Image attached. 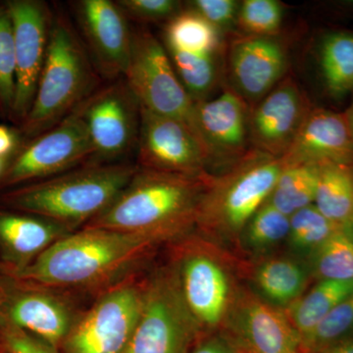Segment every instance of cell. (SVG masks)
<instances>
[{"label": "cell", "mask_w": 353, "mask_h": 353, "mask_svg": "<svg viewBox=\"0 0 353 353\" xmlns=\"http://www.w3.org/2000/svg\"><path fill=\"white\" fill-rule=\"evenodd\" d=\"M240 4L234 0H194L189 7L221 32L236 23Z\"/></svg>", "instance_id": "8d00e7d4"}, {"label": "cell", "mask_w": 353, "mask_h": 353, "mask_svg": "<svg viewBox=\"0 0 353 353\" xmlns=\"http://www.w3.org/2000/svg\"><path fill=\"white\" fill-rule=\"evenodd\" d=\"M15 41V97L12 115L26 119L36 97L50 44L53 11L38 0L7 2Z\"/></svg>", "instance_id": "5bb4252c"}, {"label": "cell", "mask_w": 353, "mask_h": 353, "mask_svg": "<svg viewBox=\"0 0 353 353\" xmlns=\"http://www.w3.org/2000/svg\"><path fill=\"white\" fill-rule=\"evenodd\" d=\"M136 150L139 168L188 176L210 174L205 152L187 123L141 106Z\"/></svg>", "instance_id": "4fadbf2b"}, {"label": "cell", "mask_w": 353, "mask_h": 353, "mask_svg": "<svg viewBox=\"0 0 353 353\" xmlns=\"http://www.w3.org/2000/svg\"><path fill=\"white\" fill-rule=\"evenodd\" d=\"M0 297H1V294H0Z\"/></svg>", "instance_id": "ee69618b"}, {"label": "cell", "mask_w": 353, "mask_h": 353, "mask_svg": "<svg viewBox=\"0 0 353 353\" xmlns=\"http://www.w3.org/2000/svg\"><path fill=\"white\" fill-rule=\"evenodd\" d=\"M221 332L241 353H309L284 310L265 301L245 284Z\"/></svg>", "instance_id": "9a60e30c"}, {"label": "cell", "mask_w": 353, "mask_h": 353, "mask_svg": "<svg viewBox=\"0 0 353 353\" xmlns=\"http://www.w3.org/2000/svg\"><path fill=\"white\" fill-rule=\"evenodd\" d=\"M325 85L332 94L340 97L353 90V34L334 32L323 41L320 50Z\"/></svg>", "instance_id": "f1b7e54d"}, {"label": "cell", "mask_w": 353, "mask_h": 353, "mask_svg": "<svg viewBox=\"0 0 353 353\" xmlns=\"http://www.w3.org/2000/svg\"><path fill=\"white\" fill-rule=\"evenodd\" d=\"M94 150L92 161L123 162L137 150L141 104L124 77L102 85L77 108Z\"/></svg>", "instance_id": "8fae6325"}, {"label": "cell", "mask_w": 353, "mask_h": 353, "mask_svg": "<svg viewBox=\"0 0 353 353\" xmlns=\"http://www.w3.org/2000/svg\"><path fill=\"white\" fill-rule=\"evenodd\" d=\"M289 233V216L266 201L243 230L239 252L243 257L267 254L269 250L287 241Z\"/></svg>", "instance_id": "4316f807"}, {"label": "cell", "mask_w": 353, "mask_h": 353, "mask_svg": "<svg viewBox=\"0 0 353 353\" xmlns=\"http://www.w3.org/2000/svg\"><path fill=\"white\" fill-rule=\"evenodd\" d=\"M312 108L296 81L285 76L266 97L250 108L252 150L272 157H284Z\"/></svg>", "instance_id": "e0dca14e"}, {"label": "cell", "mask_w": 353, "mask_h": 353, "mask_svg": "<svg viewBox=\"0 0 353 353\" xmlns=\"http://www.w3.org/2000/svg\"><path fill=\"white\" fill-rule=\"evenodd\" d=\"M167 50L192 54H219V30L192 9L182 10L165 27Z\"/></svg>", "instance_id": "d4e9b609"}, {"label": "cell", "mask_w": 353, "mask_h": 353, "mask_svg": "<svg viewBox=\"0 0 353 353\" xmlns=\"http://www.w3.org/2000/svg\"><path fill=\"white\" fill-rule=\"evenodd\" d=\"M17 137L9 128L0 125V157L6 158L15 150Z\"/></svg>", "instance_id": "f35d334b"}, {"label": "cell", "mask_w": 353, "mask_h": 353, "mask_svg": "<svg viewBox=\"0 0 353 353\" xmlns=\"http://www.w3.org/2000/svg\"><path fill=\"white\" fill-rule=\"evenodd\" d=\"M353 336V294L347 297L303 339L309 353H318Z\"/></svg>", "instance_id": "d6a6232c"}, {"label": "cell", "mask_w": 353, "mask_h": 353, "mask_svg": "<svg viewBox=\"0 0 353 353\" xmlns=\"http://www.w3.org/2000/svg\"><path fill=\"white\" fill-rule=\"evenodd\" d=\"M305 259L317 281H353V228H339Z\"/></svg>", "instance_id": "83f0119b"}, {"label": "cell", "mask_w": 353, "mask_h": 353, "mask_svg": "<svg viewBox=\"0 0 353 353\" xmlns=\"http://www.w3.org/2000/svg\"><path fill=\"white\" fill-rule=\"evenodd\" d=\"M70 230L34 215L0 213V243L15 261L25 266L69 234Z\"/></svg>", "instance_id": "7402d4cb"}, {"label": "cell", "mask_w": 353, "mask_h": 353, "mask_svg": "<svg viewBox=\"0 0 353 353\" xmlns=\"http://www.w3.org/2000/svg\"><path fill=\"white\" fill-rule=\"evenodd\" d=\"M138 169V165L128 161H88L59 175L16 188L4 194L1 202L71 230L103 212Z\"/></svg>", "instance_id": "3957f363"}, {"label": "cell", "mask_w": 353, "mask_h": 353, "mask_svg": "<svg viewBox=\"0 0 353 353\" xmlns=\"http://www.w3.org/2000/svg\"><path fill=\"white\" fill-rule=\"evenodd\" d=\"M320 165L285 164L268 201L287 216L314 203Z\"/></svg>", "instance_id": "484cf974"}, {"label": "cell", "mask_w": 353, "mask_h": 353, "mask_svg": "<svg viewBox=\"0 0 353 353\" xmlns=\"http://www.w3.org/2000/svg\"><path fill=\"white\" fill-rule=\"evenodd\" d=\"M284 164H341L353 166V138L345 114L311 108Z\"/></svg>", "instance_id": "ffe728a7"}, {"label": "cell", "mask_w": 353, "mask_h": 353, "mask_svg": "<svg viewBox=\"0 0 353 353\" xmlns=\"http://www.w3.org/2000/svg\"><path fill=\"white\" fill-rule=\"evenodd\" d=\"M143 280H125L79 317L63 345L64 353H124L136 327Z\"/></svg>", "instance_id": "30bf717a"}, {"label": "cell", "mask_w": 353, "mask_h": 353, "mask_svg": "<svg viewBox=\"0 0 353 353\" xmlns=\"http://www.w3.org/2000/svg\"><path fill=\"white\" fill-rule=\"evenodd\" d=\"M0 339L9 353H59L57 348L14 326L0 315Z\"/></svg>", "instance_id": "d590c367"}, {"label": "cell", "mask_w": 353, "mask_h": 353, "mask_svg": "<svg viewBox=\"0 0 353 353\" xmlns=\"http://www.w3.org/2000/svg\"><path fill=\"white\" fill-rule=\"evenodd\" d=\"M170 243L152 234L83 228L10 272L17 281L46 289L88 287L129 270Z\"/></svg>", "instance_id": "6da1fadb"}, {"label": "cell", "mask_w": 353, "mask_h": 353, "mask_svg": "<svg viewBox=\"0 0 353 353\" xmlns=\"http://www.w3.org/2000/svg\"><path fill=\"white\" fill-rule=\"evenodd\" d=\"M168 246V263L202 336L222 331L245 285L243 257L196 229Z\"/></svg>", "instance_id": "277c9868"}, {"label": "cell", "mask_w": 353, "mask_h": 353, "mask_svg": "<svg viewBox=\"0 0 353 353\" xmlns=\"http://www.w3.org/2000/svg\"><path fill=\"white\" fill-rule=\"evenodd\" d=\"M243 273L252 292L282 309L303 296L313 280L307 260L294 253L243 257Z\"/></svg>", "instance_id": "44dd1931"}, {"label": "cell", "mask_w": 353, "mask_h": 353, "mask_svg": "<svg viewBox=\"0 0 353 353\" xmlns=\"http://www.w3.org/2000/svg\"><path fill=\"white\" fill-rule=\"evenodd\" d=\"M250 111V106L229 87L216 99L194 104V128L209 173L219 168L222 173L252 152Z\"/></svg>", "instance_id": "7c38bea8"}, {"label": "cell", "mask_w": 353, "mask_h": 353, "mask_svg": "<svg viewBox=\"0 0 353 353\" xmlns=\"http://www.w3.org/2000/svg\"><path fill=\"white\" fill-rule=\"evenodd\" d=\"M352 294L353 281L319 280L283 310L303 340Z\"/></svg>", "instance_id": "603a6c76"}, {"label": "cell", "mask_w": 353, "mask_h": 353, "mask_svg": "<svg viewBox=\"0 0 353 353\" xmlns=\"http://www.w3.org/2000/svg\"><path fill=\"white\" fill-rule=\"evenodd\" d=\"M283 7L276 0H245L241 2L236 25L243 34L276 37L283 23Z\"/></svg>", "instance_id": "1f68e13d"}, {"label": "cell", "mask_w": 353, "mask_h": 353, "mask_svg": "<svg viewBox=\"0 0 353 353\" xmlns=\"http://www.w3.org/2000/svg\"><path fill=\"white\" fill-rule=\"evenodd\" d=\"M167 51L176 76L190 99L194 103L206 101L219 82L218 54H192L173 50Z\"/></svg>", "instance_id": "f546056e"}, {"label": "cell", "mask_w": 353, "mask_h": 353, "mask_svg": "<svg viewBox=\"0 0 353 353\" xmlns=\"http://www.w3.org/2000/svg\"><path fill=\"white\" fill-rule=\"evenodd\" d=\"M0 353H9L8 352H7V350H6V348H4L3 347H2V345H1V347H0Z\"/></svg>", "instance_id": "7bdbcfd3"}, {"label": "cell", "mask_w": 353, "mask_h": 353, "mask_svg": "<svg viewBox=\"0 0 353 353\" xmlns=\"http://www.w3.org/2000/svg\"><path fill=\"white\" fill-rule=\"evenodd\" d=\"M127 18L141 23H167L183 10L175 0H119L116 1Z\"/></svg>", "instance_id": "e575fe53"}, {"label": "cell", "mask_w": 353, "mask_h": 353, "mask_svg": "<svg viewBox=\"0 0 353 353\" xmlns=\"http://www.w3.org/2000/svg\"><path fill=\"white\" fill-rule=\"evenodd\" d=\"M102 78L68 16L53 12L50 44L23 132L34 138L61 122L102 85Z\"/></svg>", "instance_id": "5b68a950"}, {"label": "cell", "mask_w": 353, "mask_h": 353, "mask_svg": "<svg viewBox=\"0 0 353 353\" xmlns=\"http://www.w3.org/2000/svg\"><path fill=\"white\" fill-rule=\"evenodd\" d=\"M167 263L143 280L138 322L124 353H189L202 338Z\"/></svg>", "instance_id": "52a82bcc"}, {"label": "cell", "mask_w": 353, "mask_h": 353, "mask_svg": "<svg viewBox=\"0 0 353 353\" xmlns=\"http://www.w3.org/2000/svg\"><path fill=\"white\" fill-rule=\"evenodd\" d=\"M345 117H347L348 127H350V132H352L353 138V103L350 108L348 109L347 113H345Z\"/></svg>", "instance_id": "60d3db41"}, {"label": "cell", "mask_w": 353, "mask_h": 353, "mask_svg": "<svg viewBox=\"0 0 353 353\" xmlns=\"http://www.w3.org/2000/svg\"><path fill=\"white\" fill-rule=\"evenodd\" d=\"M318 353H353V336L334 343Z\"/></svg>", "instance_id": "ab89813d"}, {"label": "cell", "mask_w": 353, "mask_h": 353, "mask_svg": "<svg viewBox=\"0 0 353 353\" xmlns=\"http://www.w3.org/2000/svg\"><path fill=\"white\" fill-rule=\"evenodd\" d=\"M314 205L340 228L353 227V166L320 165Z\"/></svg>", "instance_id": "cb8c5ba5"}, {"label": "cell", "mask_w": 353, "mask_h": 353, "mask_svg": "<svg viewBox=\"0 0 353 353\" xmlns=\"http://www.w3.org/2000/svg\"><path fill=\"white\" fill-rule=\"evenodd\" d=\"M94 157L88 128L76 108L14 154L0 176V190L59 175L92 161Z\"/></svg>", "instance_id": "9c48e42d"}, {"label": "cell", "mask_w": 353, "mask_h": 353, "mask_svg": "<svg viewBox=\"0 0 353 353\" xmlns=\"http://www.w3.org/2000/svg\"><path fill=\"white\" fill-rule=\"evenodd\" d=\"M6 158L0 157V176L3 173L4 169H6Z\"/></svg>", "instance_id": "b9f144b4"}, {"label": "cell", "mask_w": 353, "mask_h": 353, "mask_svg": "<svg viewBox=\"0 0 353 353\" xmlns=\"http://www.w3.org/2000/svg\"><path fill=\"white\" fill-rule=\"evenodd\" d=\"M192 353H241L233 341L223 332L202 336Z\"/></svg>", "instance_id": "74e56055"}, {"label": "cell", "mask_w": 353, "mask_h": 353, "mask_svg": "<svg viewBox=\"0 0 353 353\" xmlns=\"http://www.w3.org/2000/svg\"><path fill=\"white\" fill-rule=\"evenodd\" d=\"M81 38L102 79L117 80L126 73L132 48L127 16L110 0L73 2Z\"/></svg>", "instance_id": "2e32d148"}, {"label": "cell", "mask_w": 353, "mask_h": 353, "mask_svg": "<svg viewBox=\"0 0 353 353\" xmlns=\"http://www.w3.org/2000/svg\"><path fill=\"white\" fill-rule=\"evenodd\" d=\"M287 52L275 37L239 34L227 50V85L252 108L287 74Z\"/></svg>", "instance_id": "ac0fdd59"}, {"label": "cell", "mask_w": 353, "mask_h": 353, "mask_svg": "<svg viewBox=\"0 0 353 353\" xmlns=\"http://www.w3.org/2000/svg\"><path fill=\"white\" fill-rule=\"evenodd\" d=\"M0 315L57 350L78 320L68 304L41 290H18L1 297Z\"/></svg>", "instance_id": "d6986e66"}, {"label": "cell", "mask_w": 353, "mask_h": 353, "mask_svg": "<svg viewBox=\"0 0 353 353\" xmlns=\"http://www.w3.org/2000/svg\"><path fill=\"white\" fill-rule=\"evenodd\" d=\"M124 79L141 108L183 121L196 134V103L176 76L164 44L148 28L132 29L131 55Z\"/></svg>", "instance_id": "ba28073f"}, {"label": "cell", "mask_w": 353, "mask_h": 353, "mask_svg": "<svg viewBox=\"0 0 353 353\" xmlns=\"http://www.w3.org/2000/svg\"><path fill=\"white\" fill-rule=\"evenodd\" d=\"M15 41L7 6H0V108L12 114L15 97Z\"/></svg>", "instance_id": "836d02e7"}, {"label": "cell", "mask_w": 353, "mask_h": 353, "mask_svg": "<svg viewBox=\"0 0 353 353\" xmlns=\"http://www.w3.org/2000/svg\"><path fill=\"white\" fill-rule=\"evenodd\" d=\"M282 158L252 150L240 162L211 175L197 212L196 230L240 255V240L268 199L284 169Z\"/></svg>", "instance_id": "8992f818"}, {"label": "cell", "mask_w": 353, "mask_h": 353, "mask_svg": "<svg viewBox=\"0 0 353 353\" xmlns=\"http://www.w3.org/2000/svg\"><path fill=\"white\" fill-rule=\"evenodd\" d=\"M212 174L188 176L139 168L103 212L83 228L152 234L170 243L196 229Z\"/></svg>", "instance_id": "7a4b0ae2"}, {"label": "cell", "mask_w": 353, "mask_h": 353, "mask_svg": "<svg viewBox=\"0 0 353 353\" xmlns=\"http://www.w3.org/2000/svg\"><path fill=\"white\" fill-rule=\"evenodd\" d=\"M327 219L314 204L290 216V233L287 241L290 252L306 259L339 229Z\"/></svg>", "instance_id": "4dcf8cb0"}]
</instances>
